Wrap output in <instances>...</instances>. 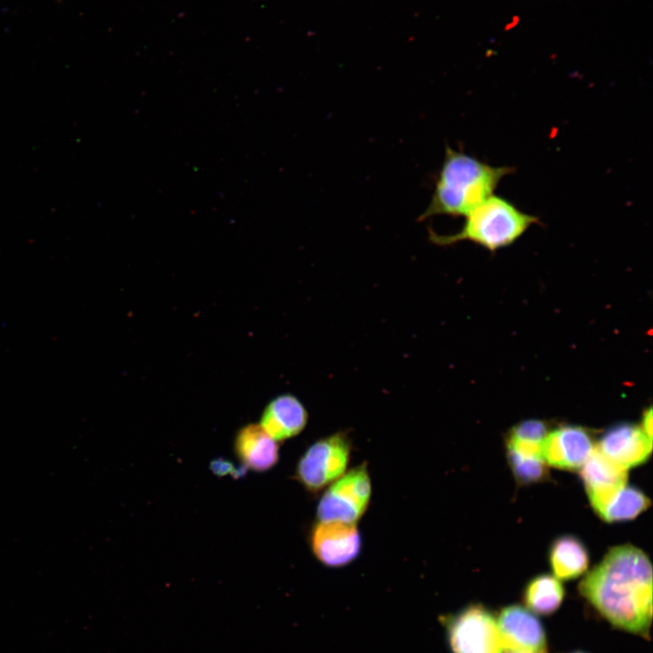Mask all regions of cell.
Instances as JSON below:
<instances>
[{
	"label": "cell",
	"mask_w": 653,
	"mask_h": 653,
	"mask_svg": "<svg viewBox=\"0 0 653 653\" xmlns=\"http://www.w3.org/2000/svg\"><path fill=\"white\" fill-rule=\"evenodd\" d=\"M352 444L338 432L311 444L297 462L295 479L310 492L329 486L346 471Z\"/></svg>",
	"instance_id": "4"
},
{
	"label": "cell",
	"mask_w": 653,
	"mask_h": 653,
	"mask_svg": "<svg viewBox=\"0 0 653 653\" xmlns=\"http://www.w3.org/2000/svg\"><path fill=\"white\" fill-rule=\"evenodd\" d=\"M233 448L240 463L256 473L272 469L279 459V446L259 424L240 427L234 437Z\"/></svg>",
	"instance_id": "12"
},
{
	"label": "cell",
	"mask_w": 653,
	"mask_h": 653,
	"mask_svg": "<svg viewBox=\"0 0 653 653\" xmlns=\"http://www.w3.org/2000/svg\"><path fill=\"white\" fill-rule=\"evenodd\" d=\"M580 474L590 503L599 516L628 482V470L608 458L596 445L580 468Z\"/></svg>",
	"instance_id": "8"
},
{
	"label": "cell",
	"mask_w": 653,
	"mask_h": 653,
	"mask_svg": "<svg viewBox=\"0 0 653 653\" xmlns=\"http://www.w3.org/2000/svg\"><path fill=\"white\" fill-rule=\"evenodd\" d=\"M308 414L302 402L286 393L270 400L264 408L259 424L277 442L299 434L307 425Z\"/></svg>",
	"instance_id": "13"
},
{
	"label": "cell",
	"mask_w": 653,
	"mask_h": 653,
	"mask_svg": "<svg viewBox=\"0 0 653 653\" xmlns=\"http://www.w3.org/2000/svg\"><path fill=\"white\" fill-rule=\"evenodd\" d=\"M549 560L554 576L564 580L583 574L590 560L585 545L572 535L560 536L552 542Z\"/></svg>",
	"instance_id": "14"
},
{
	"label": "cell",
	"mask_w": 653,
	"mask_h": 653,
	"mask_svg": "<svg viewBox=\"0 0 653 653\" xmlns=\"http://www.w3.org/2000/svg\"><path fill=\"white\" fill-rule=\"evenodd\" d=\"M452 653H502L496 619L473 604L443 618Z\"/></svg>",
	"instance_id": "6"
},
{
	"label": "cell",
	"mask_w": 653,
	"mask_h": 653,
	"mask_svg": "<svg viewBox=\"0 0 653 653\" xmlns=\"http://www.w3.org/2000/svg\"><path fill=\"white\" fill-rule=\"evenodd\" d=\"M650 505V500L640 490L624 486L609 502L599 517L607 522L634 519Z\"/></svg>",
	"instance_id": "17"
},
{
	"label": "cell",
	"mask_w": 653,
	"mask_h": 653,
	"mask_svg": "<svg viewBox=\"0 0 653 653\" xmlns=\"http://www.w3.org/2000/svg\"><path fill=\"white\" fill-rule=\"evenodd\" d=\"M580 594L613 626L648 637L652 620V567L630 544L611 548L582 579Z\"/></svg>",
	"instance_id": "1"
},
{
	"label": "cell",
	"mask_w": 653,
	"mask_h": 653,
	"mask_svg": "<svg viewBox=\"0 0 653 653\" xmlns=\"http://www.w3.org/2000/svg\"><path fill=\"white\" fill-rule=\"evenodd\" d=\"M596 447L619 466L629 469L647 461L652 450V439L640 425L621 423L609 428Z\"/></svg>",
	"instance_id": "11"
},
{
	"label": "cell",
	"mask_w": 653,
	"mask_h": 653,
	"mask_svg": "<svg viewBox=\"0 0 653 653\" xmlns=\"http://www.w3.org/2000/svg\"><path fill=\"white\" fill-rule=\"evenodd\" d=\"M564 598V589L554 575L541 574L531 579L525 587L523 599L534 613L548 615L559 609Z\"/></svg>",
	"instance_id": "15"
},
{
	"label": "cell",
	"mask_w": 653,
	"mask_h": 653,
	"mask_svg": "<svg viewBox=\"0 0 653 653\" xmlns=\"http://www.w3.org/2000/svg\"><path fill=\"white\" fill-rule=\"evenodd\" d=\"M507 458L515 479L522 484L538 482L547 477L546 463L541 458L523 455L511 449H507Z\"/></svg>",
	"instance_id": "18"
},
{
	"label": "cell",
	"mask_w": 653,
	"mask_h": 653,
	"mask_svg": "<svg viewBox=\"0 0 653 653\" xmlns=\"http://www.w3.org/2000/svg\"><path fill=\"white\" fill-rule=\"evenodd\" d=\"M505 653H521V652H515V651H505Z\"/></svg>",
	"instance_id": "20"
},
{
	"label": "cell",
	"mask_w": 653,
	"mask_h": 653,
	"mask_svg": "<svg viewBox=\"0 0 653 653\" xmlns=\"http://www.w3.org/2000/svg\"><path fill=\"white\" fill-rule=\"evenodd\" d=\"M575 653H583V652H575Z\"/></svg>",
	"instance_id": "21"
},
{
	"label": "cell",
	"mask_w": 653,
	"mask_h": 653,
	"mask_svg": "<svg viewBox=\"0 0 653 653\" xmlns=\"http://www.w3.org/2000/svg\"><path fill=\"white\" fill-rule=\"evenodd\" d=\"M504 651L546 653V635L538 618L520 605L502 609L496 619Z\"/></svg>",
	"instance_id": "9"
},
{
	"label": "cell",
	"mask_w": 653,
	"mask_h": 653,
	"mask_svg": "<svg viewBox=\"0 0 653 653\" xmlns=\"http://www.w3.org/2000/svg\"><path fill=\"white\" fill-rule=\"evenodd\" d=\"M310 539L314 555L328 567L346 566L361 551V537L356 523L318 521Z\"/></svg>",
	"instance_id": "7"
},
{
	"label": "cell",
	"mask_w": 653,
	"mask_h": 653,
	"mask_svg": "<svg viewBox=\"0 0 653 653\" xmlns=\"http://www.w3.org/2000/svg\"><path fill=\"white\" fill-rule=\"evenodd\" d=\"M371 491L366 465L351 469L321 496L317 509L318 521L356 523L368 507Z\"/></svg>",
	"instance_id": "5"
},
{
	"label": "cell",
	"mask_w": 653,
	"mask_h": 653,
	"mask_svg": "<svg viewBox=\"0 0 653 653\" xmlns=\"http://www.w3.org/2000/svg\"><path fill=\"white\" fill-rule=\"evenodd\" d=\"M644 433L652 439V409L648 407L645 410L641 424H639Z\"/></svg>",
	"instance_id": "19"
},
{
	"label": "cell",
	"mask_w": 653,
	"mask_h": 653,
	"mask_svg": "<svg viewBox=\"0 0 653 653\" xmlns=\"http://www.w3.org/2000/svg\"><path fill=\"white\" fill-rule=\"evenodd\" d=\"M514 171L513 167L492 166L447 146L431 200L420 219L438 215L465 217Z\"/></svg>",
	"instance_id": "2"
},
{
	"label": "cell",
	"mask_w": 653,
	"mask_h": 653,
	"mask_svg": "<svg viewBox=\"0 0 653 653\" xmlns=\"http://www.w3.org/2000/svg\"><path fill=\"white\" fill-rule=\"evenodd\" d=\"M538 221V217L492 194L465 216L460 230L448 235L430 231L429 239L439 246L471 241L489 251H496L514 243Z\"/></svg>",
	"instance_id": "3"
},
{
	"label": "cell",
	"mask_w": 653,
	"mask_h": 653,
	"mask_svg": "<svg viewBox=\"0 0 653 653\" xmlns=\"http://www.w3.org/2000/svg\"><path fill=\"white\" fill-rule=\"evenodd\" d=\"M595 445L586 428L564 425L549 432L541 449L546 464L563 470H578L590 455Z\"/></svg>",
	"instance_id": "10"
},
{
	"label": "cell",
	"mask_w": 653,
	"mask_h": 653,
	"mask_svg": "<svg viewBox=\"0 0 653 653\" xmlns=\"http://www.w3.org/2000/svg\"><path fill=\"white\" fill-rule=\"evenodd\" d=\"M549 432L547 424L541 420L530 419L520 422L508 432L507 449L542 459V443Z\"/></svg>",
	"instance_id": "16"
}]
</instances>
